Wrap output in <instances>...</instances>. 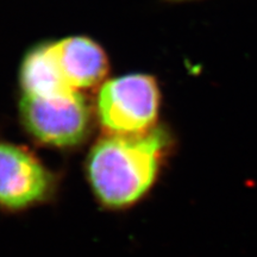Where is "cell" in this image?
<instances>
[{"instance_id": "cell-1", "label": "cell", "mask_w": 257, "mask_h": 257, "mask_svg": "<svg viewBox=\"0 0 257 257\" xmlns=\"http://www.w3.org/2000/svg\"><path fill=\"white\" fill-rule=\"evenodd\" d=\"M169 134L155 127L141 135L99 138L86 157L85 174L95 200L106 210L131 208L149 194L169 153Z\"/></svg>"}, {"instance_id": "cell-2", "label": "cell", "mask_w": 257, "mask_h": 257, "mask_svg": "<svg viewBox=\"0 0 257 257\" xmlns=\"http://www.w3.org/2000/svg\"><path fill=\"white\" fill-rule=\"evenodd\" d=\"M161 92L155 78L131 74L102 83L96 115L107 135H141L155 128Z\"/></svg>"}, {"instance_id": "cell-3", "label": "cell", "mask_w": 257, "mask_h": 257, "mask_svg": "<svg viewBox=\"0 0 257 257\" xmlns=\"http://www.w3.org/2000/svg\"><path fill=\"white\" fill-rule=\"evenodd\" d=\"M19 117L36 142L56 149L82 144L92 127L91 107L81 92L56 96L23 94Z\"/></svg>"}, {"instance_id": "cell-4", "label": "cell", "mask_w": 257, "mask_h": 257, "mask_svg": "<svg viewBox=\"0 0 257 257\" xmlns=\"http://www.w3.org/2000/svg\"><path fill=\"white\" fill-rule=\"evenodd\" d=\"M59 179L25 147L0 140V211L21 213L55 198Z\"/></svg>"}, {"instance_id": "cell-5", "label": "cell", "mask_w": 257, "mask_h": 257, "mask_svg": "<svg viewBox=\"0 0 257 257\" xmlns=\"http://www.w3.org/2000/svg\"><path fill=\"white\" fill-rule=\"evenodd\" d=\"M60 68L69 87L76 92L99 86L110 64L104 49L88 37H67L53 42Z\"/></svg>"}, {"instance_id": "cell-6", "label": "cell", "mask_w": 257, "mask_h": 257, "mask_svg": "<svg viewBox=\"0 0 257 257\" xmlns=\"http://www.w3.org/2000/svg\"><path fill=\"white\" fill-rule=\"evenodd\" d=\"M19 81L25 95L56 96L76 92L64 79L53 43L29 51L22 62Z\"/></svg>"}, {"instance_id": "cell-7", "label": "cell", "mask_w": 257, "mask_h": 257, "mask_svg": "<svg viewBox=\"0 0 257 257\" xmlns=\"http://www.w3.org/2000/svg\"><path fill=\"white\" fill-rule=\"evenodd\" d=\"M169 3H187V2H197V0H167Z\"/></svg>"}]
</instances>
